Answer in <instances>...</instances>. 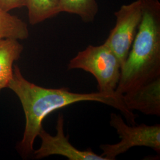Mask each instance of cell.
<instances>
[{
    "mask_svg": "<svg viewBox=\"0 0 160 160\" xmlns=\"http://www.w3.org/2000/svg\"><path fill=\"white\" fill-rule=\"evenodd\" d=\"M23 51V45L18 40H0V92L8 87L12 77L14 63L19 59Z\"/></svg>",
    "mask_w": 160,
    "mask_h": 160,
    "instance_id": "obj_8",
    "label": "cell"
},
{
    "mask_svg": "<svg viewBox=\"0 0 160 160\" xmlns=\"http://www.w3.org/2000/svg\"><path fill=\"white\" fill-rule=\"evenodd\" d=\"M64 118L59 113L57 121V134L52 136L42 128L38 137L41 139L39 148L34 150L35 159L39 160L53 155L67 157L69 160H106L101 155L96 154L91 148L81 151L76 148L69 141L68 136L64 133Z\"/></svg>",
    "mask_w": 160,
    "mask_h": 160,
    "instance_id": "obj_6",
    "label": "cell"
},
{
    "mask_svg": "<svg viewBox=\"0 0 160 160\" xmlns=\"http://www.w3.org/2000/svg\"><path fill=\"white\" fill-rule=\"evenodd\" d=\"M20 101L25 115L26 125L22 140L17 144L19 154L26 159L33 154L36 138L43 128L42 123L47 116L58 109L81 102H96L119 110L128 123L135 125L136 115L128 109L122 95L93 92H71L67 87L49 88L31 82L23 76L17 65H14L13 74L8 87Z\"/></svg>",
    "mask_w": 160,
    "mask_h": 160,
    "instance_id": "obj_1",
    "label": "cell"
},
{
    "mask_svg": "<svg viewBox=\"0 0 160 160\" xmlns=\"http://www.w3.org/2000/svg\"><path fill=\"white\" fill-rule=\"evenodd\" d=\"M98 7L96 0H59V12L78 16L82 21L90 23L97 16Z\"/></svg>",
    "mask_w": 160,
    "mask_h": 160,
    "instance_id": "obj_10",
    "label": "cell"
},
{
    "mask_svg": "<svg viewBox=\"0 0 160 160\" xmlns=\"http://www.w3.org/2000/svg\"><path fill=\"white\" fill-rule=\"evenodd\" d=\"M121 68L118 58L105 43L87 46L68 64V70L81 69L92 75L97 80L98 92L108 94L116 92Z\"/></svg>",
    "mask_w": 160,
    "mask_h": 160,
    "instance_id": "obj_3",
    "label": "cell"
},
{
    "mask_svg": "<svg viewBox=\"0 0 160 160\" xmlns=\"http://www.w3.org/2000/svg\"><path fill=\"white\" fill-rule=\"evenodd\" d=\"M142 11L143 0H136L121 6L114 13L116 24L104 43L118 58L121 67L131 48L142 19Z\"/></svg>",
    "mask_w": 160,
    "mask_h": 160,
    "instance_id": "obj_5",
    "label": "cell"
},
{
    "mask_svg": "<svg viewBox=\"0 0 160 160\" xmlns=\"http://www.w3.org/2000/svg\"><path fill=\"white\" fill-rule=\"evenodd\" d=\"M29 36V29L26 23L0 7V40H24Z\"/></svg>",
    "mask_w": 160,
    "mask_h": 160,
    "instance_id": "obj_9",
    "label": "cell"
},
{
    "mask_svg": "<svg viewBox=\"0 0 160 160\" xmlns=\"http://www.w3.org/2000/svg\"><path fill=\"white\" fill-rule=\"evenodd\" d=\"M28 0H0V7L6 12L26 7Z\"/></svg>",
    "mask_w": 160,
    "mask_h": 160,
    "instance_id": "obj_12",
    "label": "cell"
},
{
    "mask_svg": "<svg viewBox=\"0 0 160 160\" xmlns=\"http://www.w3.org/2000/svg\"><path fill=\"white\" fill-rule=\"evenodd\" d=\"M158 77H160V3L158 0H143L142 19L122 67L116 92L123 96Z\"/></svg>",
    "mask_w": 160,
    "mask_h": 160,
    "instance_id": "obj_2",
    "label": "cell"
},
{
    "mask_svg": "<svg viewBox=\"0 0 160 160\" xmlns=\"http://www.w3.org/2000/svg\"><path fill=\"white\" fill-rule=\"evenodd\" d=\"M110 125L117 132L121 139L114 144H102V157L106 160H114L119 155L122 154L135 147H145L160 153V125H139L126 124L119 114L112 113Z\"/></svg>",
    "mask_w": 160,
    "mask_h": 160,
    "instance_id": "obj_4",
    "label": "cell"
},
{
    "mask_svg": "<svg viewBox=\"0 0 160 160\" xmlns=\"http://www.w3.org/2000/svg\"><path fill=\"white\" fill-rule=\"evenodd\" d=\"M128 109L145 115L160 116V77L146 82L123 94Z\"/></svg>",
    "mask_w": 160,
    "mask_h": 160,
    "instance_id": "obj_7",
    "label": "cell"
},
{
    "mask_svg": "<svg viewBox=\"0 0 160 160\" xmlns=\"http://www.w3.org/2000/svg\"><path fill=\"white\" fill-rule=\"evenodd\" d=\"M59 0H28L29 23L36 25L59 14Z\"/></svg>",
    "mask_w": 160,
    "mask_h": 160,
    "instance_id": "obj_11",
    "label": "cell"
}]
</instances>
